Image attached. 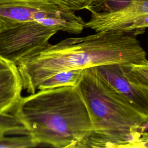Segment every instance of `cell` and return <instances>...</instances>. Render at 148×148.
<instances>
[{
    "label": "cell",
    "mask_w": 148,
    "mask_h": 148,
    "mask_svg": "<svg viewBox=\"0 0 148 148\" xmlns=\"http://www.w3.org/2000/svg\"><path fill=\"white\" fill-rule=\"evenodd\" d=\"M132 34L112 29L49 43L16 64L23 89L33 94L43 82L62 71L135 64L146 60V51Z\"/></svg>",
    "instance_id": "1"
},
{
    "label": "cell",
    "mask_w": 148,
    "mask_h": 148,
    "mask_svg": "<svg viewBox=\"0 0 148 148\" xmlns=\"http://www.w3.org/2000/svg\"><path fill=\"white\" fill-rule=\"evenodd\" d=\"M34 142L57 148H87L92 125L77 86L38 90L11 112Z\"/></svg>",
    "instance_id": "2"
},
{
    "label": "cell",
    "mask_w": 148,
    "mask_h": 148,
    "mask_svg": "<svg viewBox=\"0 0 148 148\" xmlns=\"http://www.w3.org/2000/svg\"><path fill=\"white\" fill-rule=\"evenodd\" d=\"M77 86L92 125L87 148H131L148 118L103 79L95 67L84 69Z\"/></svg>",
    "instance_id": "3"
},
{
    "label": "cell",
    "mask_w": 148,
    "mask_h": 148,
    "mask_svg": "<svg viewBox=\"0 0 148 148\" xmlns=\"http://www.w3.org/2000/svg\"><path fill=\"white\" fill-rule=\"evenodd\" d=\"M37 21L60 31L79 34L85 28L74 11L47 0H0V27Z\"/></svg>",
    "instance_id": "4"
},
{
    "label": "cell",
    "mask_w": 148,
    "mask_h": 148,
    "mask_svg": "<svg viewBox=\"0 0 148 148\" xmlns=\"http://www.w3.org/2000/svg\"><path fill=\"white\" fill-rule=\"evenodd\" d=\"M58 31L37 21L0 27V57L16 64L45 47Z\"/></svg>",
    "instance_id": "5"
},
{
    "label": "cell",
    "mask_w": 148,
    "mask_h": 148,
    "mask_svg": "<svg viewBox=\"0 0 148 148\" xmlns=\"http://www.w3.org/2000/svg\"><path fill=\"white\" fill-rule=\"evenodd\" d=\"M85 28L95 32L117 29L132 19L148 14V0H94Z\"/></svg>",
    "instance_id": "6"
},
{
    "label": "cell",
    "mask_w": 148,
    "mask_h": 148,
    "mask_svg": "<svg viewBox=\"0 0 148 148\" xmlns=\"http://www.w3.org/2000/svg\"><path fill=\"white\" fill-rule=\"evenodd\" d=\"M95 68L103 79L148 118V91L131 79L124 64H113Z\"/></svg>",
    "instance_id": "7"
},
{
    "label": "cell",
    "mask_w": 148,
    "mask_h": 148,
    "mask_svg": "<svg viewBox=\"0 0 148 148\" xmlns=\"http://www.w3.org/2000/svg\"><path fill=\"white\" fill-rule=\"evenodd\" d=\"M23 89L17 65L0 57V115L11 113L21 98Z\"/></svg>",
    "instance_id": "8"
},
{
    "label": "cell",
    "mask_w": 148,
    "mask_h": 148,
    "mask_svg": "<svg viewBox=\"0 0 148 148\" xmlns=\"http://www.w3.org/2000/svg\"><path fill=\"white\" fill-rule=\"evenodd\" d=\"M84 69H73L59 72L43 82L38 90L65 86H77L81 80Z\"/></svg>",
    "instance_id": "9"
},
{
    "label": "cell",
    "mask_w": 148,
    "mask_h": 148,
    "mask_svg": "<svg viewBox=\"0 0 148 148\" xmlns=\"http://www.w3.org/2000/svg\"><path fill=\"white\" fill-rule=\"evenodd\" d=\"M125 69L136 83L148 91V60L139 63L124 64Z\"/></svg>",
    "instance_id": "10"
},
{
    "label": "cell",
    "mask_w": 148,
    "mask_h": 148,
    "mask_svg": "<svg viewBox=\"0 0 148 148\" xmlns=\"http://www.w3.org/2000/svg\"><path fill=\"white\" fill-rule=\"evenodd\" d=\"M37 146L28 134L22 136L0 137V148H26Z\"/></svg>",
    "instance_id": "11"
},
{
    "label": "cell",
    "mask_w": 148,
    "mask_h": 148,
    "mask_svg": "<svg viewBox=\"0 0 148 148\" xmlns=\"http://www.w3.org/2000/svg\"><path fill=\"white\" fill-rule=\"evenodd\" d=\"M147 28H148V14L141 15L132 19L117 29L130 32L132 35H136L143 33Z\"/></svg>",
    "instance_id": "12"
},
{
    "label": "cell",
    "mask_w": 148,
    "mask_h": 148,
    "mask_svg": "<svg viewBox=\"0 0 148 148\" xmlns=\"http://www.w3.org/2000/svg\"><path fill=\"white\" fill-rule=\"evenodd\" d=\"M70 10L87 9L94 0H47Z\"/></svg>",
    "instance_id": "13"
},
{
    "label": "cell",
    "mask_w": 148,
    "mask_h": 148,
    "mask_svg": "<svg viewBox=\"0 0 148 148\" xmlns=\"http://www.w3.org/2000/svg\"><path fill=\"white\" fill-rule=\"evenodd\" d=\"M148 148V132L142 134L140 137L132 144L131 148Z\"/></svg>",
    "instance_id": "14"
}]
</instances>
